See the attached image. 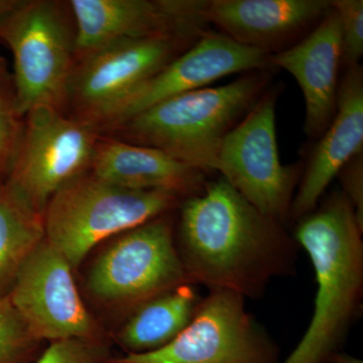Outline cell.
<instances>
[{
  "label": "cell",
  "instance_id": "6da1fadb",
  "mask_svg": "<svg viewBox=\"0 0 363 363\" xmlns=\"http://www.w3.org/2000/svg\"><path fill=\"white\" fill-rule=\"evenodd\" d=\"M177 250L189 281L245 298L264 297L272 279L295 276L298 245L222 177L180 205Z\"/></svg>",
  "mask_w": 363,
  "mask_h": 363
},
{
  "label": "cell",
  "instance_id": "7a4b0ae2",
  "mask_svg": "<svg viewBox=\"0 0 363 363\" xmlns=\"http://www.w3.org/2000/svg\"><path fill=\"white\" fill-rule=\"evenodd\" d=\"M363 229L342 191H334L296 222L293 236L316 276L314 311L304 335L279 363H329L343 350L362 313Z\"/></svg>",
  "mask_w": 363,
  "mask_h": 363
},
{
  "label": "cell",
  "instance_id": "3957f363",
  "mask_svg": "<svg viewBox=\"0 0 363 363\" xmlns=\"http://www.w3.org/2000/svg\"><path fill=\"white\" fill-rule=\"evenodd\" d=\"M271 71L248 72L228 84L184 93L136 114L111 133L210 175L224 138L271 86Z\"/></svg>",
  "mask_w": 363,
  "mask_h": 363
},
{
  "label": "cell",
  "instance_id": "277c9868",
  "mask_svg": "<svg viewBox=\"0 0 363 363\" xmlns=\"http://www.w3.org/2000/svg\"><path fill=\"white\" fill-rule=\"evenodd\" d=\"M164 190H130L82 174L60 189L45 207V240L76 269L98 243L180 207Z\"/></svg>",
  "mask_w": 363,
  "mask_h": 363
},
{
  "label": "cell",
  "instance_id": "5b68a950",
  "mask_svg": "<svg viewBox=\"0 0 363 363\" xmlns=\"http://www.w3.org/2000/svg\"><path fill=\"white\" fill-rule=\"evenodd\" d=\"M13 56V91L23 116L37 107L66 112L76 65L75 28L68 2L20 0L0 26Z\"/></svg>",
  "mask_w": 363,
  "mask_h": 363
},
{
  "label": "cell",
  "instance_id": "8992f818",
  "mask_svg": "<svg viewBox=\"0 0 363 363\" xmlns=\"http://www.w3.org/2000/svg\"><path fill=\"white\" fill-rule=\"evenodd\" d=\"M278 88L269 86L225 136L215 172L262 214L286 226L303 173L301 162L281 164L277 140Z\"/></svg>",
  "mask_w": 363,
  "mask_h": 363
},
{
  "label": "cell",
  "instance_id": "52a82bcc",
  "mask_svg": "<svg viewBox=\"0 0 363 363\" xmlns=\"http://www.w3.org/2000/svg\"><path fill=\"white\" fill-rule=\"evenodd\" d=\"M99 130L52 107L26 114L23 135L4 185L26 206L44 217L52 196L89 172Z\"/></svg>",
  "mask_w": 363,
  "mask_h": 363
},
{
  "label": "cell",
  "instance_id": "ba28073f",
  "mask_svg": "<svg viewBox=\"0 0 363 363\" xmlns=\"http://www.w3.org/2000/svg\"><path fill=\"white\" fill-rule=\"evenodd\" d=\"M168 214L119 234L102 250L88 274L93 297L133 312L150 298L191 284Z\"/></svg>",
  "mask_w": 363,
  "mask_h": 363
},
{
  "label": "cell",
  "instance_id": "9c48e42d",
  "mask_svg": "<svg viewBox=\"0 0 363 363\" xmlns=\"http://www.w3.org/2000/svg\"><path fill=\"white\" fill-rule=\"evenodd\" d=\"M205 32L121 40L78 60L69 85L66 113L92 124L100 133L135 88L189 49Z\"/></svg>",
  "mask_w": 363,
  "mask_h": 363
},
{
  "label": "cell",
  "instance_id": "30bf717a",
  "mask_svg": "<svg viewBox=\"0 0 363 363\" xmlns=\"http://www.w3.org/2000/svg\"><path fill=\"white\" fill-rule=\"evenodd\" d=\"M242 296L208 291L188 326L161 350L128 353L123 363H279L278 344L247 311Z\"/></svg>",
  "mask_w": 363,
  "mask_h": 363
},
{
  "label": "cell",
  "instance_id": "8fae6325",
  "mask_svg": "<svg viewBox=\"0 0 363 363\" xmlns=\"http://www.w3.org/2000/svg\"><path fill=\"white\" fill-rule=\"evenodd\" d=\"M65 257L45 240L14 279L9 300L33 339H98L96 323L85 307Z\"/></svg>",
  "mask_w": 363,
  "mask_h": 363
},
{
  "label": "cell",
  "instance_id": "7c38bea8",
  "mask_svg": "<svg viewBox=\"0 0 363 363\" xmlns=\"http://www.w3.org/2000/svg\"><path fill=\"white\" fill-rule=\"evenodd\" d=\"M272 55L234 42L217 30H208L168 65L145 80L117 106L101 131L119 124L160 102L210 84L233 74L272 71Z\"/></svg>",
  "mask_w": 363,
  "mask_h": 363
},
{
  "label": "cell",
  "instance_id": "4fadbf2b",
  "mask_svg": "<svg viewBox=\"0 0 363 363\" xmlns=\"http://www.w3.org/2000/svg\"><path fill=\"white\" fill-rule=\"evenodd\" d=\"M76 62L121 40L209 30L204 0H71Z\"/></svg>",
  "mask_w": 363,
  "mask_h": 363
},
{
  "label": "cell",
  "instance_id": "5bb4252c",
  "mask_svg": "<svg viewBox=\"0 0 363 363\" xmlns=\"http://www.w3.org/2000/svg\"><path fill=\"white\" fill-rule=\"evenodd\" d=\"M330 11L328 0H204L203 16L234 42L274 55L311 33Z\"/></svg>",
  "mask_w": 363,
  "mask_h": 363
},
{
  "label": "cell",
  "instance_id": "9a60e30c",
  "mask_svg": "<svg viewBox=\"0 0 363 363\" xmlns=\"http://www.w3.org/2000/svg\"><path fill=\"white\" fill-rule=\"evenodd\" d=\"M363 152V69H344L333 121L313 149L291 206L290 221L312 213L327 188L353 157Z\"/></svg>",
  "mask_w": 363,
  "mask_h": 363
},
{
  "label": "cell",
  "instance_id": "2e32d148",
  "mask_svg": "<svg viewBox=\"0 0 363 363\" xmlns=\"http://www.w3.org/2000/svg\"><path fill=\"white\" fill-rule=\"evenodd\" d=\"M272 66L297 81L306 104L305 135L319 138L337 108L339 71L342 68L340 25L332 9L321 23L292 47L272 55Z\"/></svg>",
  "mask_w": 363,
  "mask_h": 363
},
{
  "label": "cell",
  "instance_id": "e0dca14e",
  "mask_svg": "<svg viewBox=\"0 0 363 363\" xmlns=\"http://www.w3.org/2000/svg\"><path fill=\"white\" fill-rule=\"evenodd\" d=\"M89 172L100 180L130 190H164L183 199L201 194L209 174L162 150L101 136Z\"/></svg>",
  "mask_w": 363,
  "mask_h": 363
},
{
  "label": "cell",
  "instance_id": "ac0fdd59",
  "mask_svg": "<svg viewBox=\"0 0 363 363\" xmlns=\"http://www.w3.org/2000/svg\"><path fill=\"white\" fill-rule=\"evenodd\" d=\"M201 300L189 283L150 298L130 313L119 331V342L135 354L161 350L188 326Z\"/></svg>",
  "mask_w": 363,
  "mask_h": 363
},
{
  "label": "cell",
  "instance_id": "d6986e66",
  "mask_svg": "<svg viewBox=\"0 0 363 363\" xmlns=\"http://www.w3.org/2000/svg\"><path fill=\"white\" fill-rule=\"evenodd\" d=\"M45 238L44 217L0 185V298L11 292L18 272Z\"/></svg>",
  "mask_w": 363,
  "mask_h": 363
},
{
  "label": "cell",
  "instance_id": "ffe728a7",
  "mask_svg": "<svg viewBox=\"0 0 363 363\" xmlns=\"http://www.w3.org/2000/svg\"><path fill=\"white\" fill-rule=\"evenodd\" d=\"M25 116L18 111L13 86L0 73V185L4 184L16 159L23 135Z\"/></svg>",
  "mask_w": 363,
  "mask_h": 363
},
{
  "label": "cell",
  "instance_id": "44dd1931",
  "mask_svg": "<svg viewBox=\"0 0 363 363\" xmlns=\"http://www.w3.org/2000/svg\"><path fill=\"white\" fill-rule=\"evenodd\" d=\"M330 4L340 25L342 67L358 65L363 55V1L332 0Z\"/></svg>",
  "mask_w": 363,
  "mask_h": 363
},
{
  "label": "cell",
  "instance_id": "7402d4cb",
  "mask_svg": "<svg viewBox=\"0 0 363 363\" xmlns=\"http://www.w3.org/2000/svg\"><path fill=\"white\" fill-rule=\"evenodd\" d=\"M35 340L9 295L0 298V363H11Z\"/></svg>",
  "mask_w": 363,
  "mask_h": 363
},
{
  "label": "cell",
  "instance_id": "603a6c76",
  "mask_svg": "<svg viewBox=\"0 0 363 363\" xmlns=\"http://www.w3.org/2000/svg\"><path fill=\"white\" fill-rule=\"evenodd\" d=\"M106 350L94 339L55 341L35 363H104Z\"/></svg>",
  "mask_w": 363,
  "mask_h": 363
},
{
  "label": "cell",
  "instance_id": "cb8c5ba5",
  "mask_svg": "<svg viewBox=\"0 0 363 363\" xmlns=\"http://www.w3.org/2000/svg\"><path fill=\"white\" fill-rule=\"evenodd\" d=\"M341 191L350 200L363 229V152L353 157L338 173Z\"/></svg>",
  "mask_w": 363,
  "mask_h": 363
},
{
  "label": "cell",
  "instance_id": "d4e9b609",
  "mask_svg": "<svg viewBox=\"0 0 363 363\" xmlns=\"http://www.w3.org/2000/svg\"><path fill=\"white\" fill-rule=\"evenodd\" d=\"M18 2L20 0H0V26L9 18V14L13 13Z\"/></svg>",
  "mask_w": 363,
  "mask_h": 363
},
{
  "label": "cell",
  "instance_id": "484cf974",
  "mask_svg": "<svg viewBox=\"0 0 363 363\" xmlns=\"http://www.w3.org/2000/svg\"><path fill=\"white\" fill-rule=\"evenodd\" d=\"M329 363H363L362 359L359 358L352 357V355L348 354V353L340 351V352L335 353L333 357H331Z\"/></svg>",
  "mask_w": 363,
  "mask_h": 363
},
{
  "label": "cell",
  "instance_id": "4316f807",
  "mask_svg": "<svg viewBox=\"0 0 363 363\" xmlns=\"http://www.w3.org/2000/svg\"><path fill=\"white\" fill-rule=\"evenodd\" d=\"M2 72H4V66H2V61L0 60V73H2Z\"/></svg>",
  "mask_w": 363,
  "mask_h": 363
},
{
  "label": "cell",
  "instance_id": "83f0119b",
  "mask_svg": "<svg viewBox=\"0 0 363 363\" xmlns=\"http://www.w3.org/2000/svg\"><path fill=\"white\" fill-rule=\"evenodd\" d=\"M104 363H106V362H105ZM108 363H123V362H118V360H113V362H111Z\"/></svg>",
  "mask_w": 363,
  "mask_h": 363
}]
</instances>
